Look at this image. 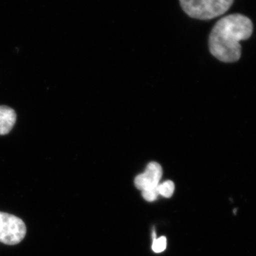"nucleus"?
Listing matches in <instances>:
<instances>
[{
    "instance_id": "nucleus-4",
    "label": "nucleus",
    "mask_w": 256,
    "mask_h": 256,
    "mask_svg": "<svg viewBox=\"0 0 256 256\" xmlns=\"http://www.w3.org/2000/svg\"><path fill=\"white\" fill-rule=\"evenodd\" d=\"M162 173L161 165L156 162H152L146 166L144 173L136 176L134 185L138 190L142 191L148 188H156L160 184Z\"/></svg>"
},
{
    "instance_id": "nucleus-2",
    "label": "nucleus",
    "mask_w": 256,
    "mask_h": 256,
    "mask_svg": "<svg viewBox=\"0 0 256 256\" xmlns=\"http://www.w3.org/2000/svg\"><path fill=\"white\" fill-rule=\"evenodd\" d=\"M234 0H180L182 9L190 18L210 20L222 16L233 4Z\"/></svg>"
},
{
    "instance_id": "nucleus-5",
    "label": "nucleus",
    "mask_w": 256,
    "mask_h": 256,
    "mask_svg": "<svg viewBox=\"0 0 256 256\" xmlns=\"http://www.w3.org/2000/svg\"><path fill=\"white\" fill-rule=\"evenodd\" d=\"M15 111L8 106H0V134H8L16 122Z\"/></svg>"
},
{
    "instance_id": "nucleus-7",
    "label": "nucleus",
    "mask_w": 256,
    "mask_h": 256,
    "mask_svg": "<svg viewBox=\"0 0 256 256\" xmlns=\"http://www.w3.org/2000/svg\"><path fill=\"white\" fill-rule=\"evenodd\" d=\"M159 186V185H158ZM158 186L156 188H148L142 191V196L144 200L148 202H153L158 198V195H160Z\"/></svg>"
},
{
    "instance_id": "nucleus-1",
    "label": "nucleus",
    "mask_w": 256,
    "mask_h": 256,
    "mask_svg": "<svg viewBox=\"0 0 256 256\" xmlns=\"http://www.w3.org/2000/svg\"><path fill=\"white\" fill-rule=\"evenodd\" d=\"M252 20L242 14H232L217 22L210 32L208 46L212 54L223 62H235L242 55L240 42L252 35Z\"/></svg>"
},
{
    "instance_id": "nucleus-3",
    "label": "nucleus",
    "mask_w": 256,
    "mask_h": 256,
    "mask_svg": "<svg viewBox=\"0 0 256 256\" xmlns=\"http://www.w3.org/2000/svg\"><path fill=\"white\" fill-rule=\"evenodd\" d=\"M26 234V225L21 218L0 212V242L6 245H16L23 240Z\"/></svg>"
},
{
    "instance_id": "nucleus-6",
    "label": "nucleus",
    "mask_w": 256,
    "mask_h": 256,
    "mask_svg": "<svg viewBox=\"0 0 256 256\" xmlns=\"http://www.w3.org/2000/svg\"><path fill=\"white\" fill-rule=\"evenodd\" d=\"M174 184L172 181H166L162 184H160L158 190L160 195L166 198H170L172 196L174 192Z\"/></svg>"
},
{
    "instance_id": "nucleus-8",
    "label": "nucleus",
    "mask_w": 256,
    "mask_h": 256,
    "mask_svg": "<svg viewBox=\"0 0 256 256\" xmlns=\"http://www.w3.org/2000/svg\"><path fill=\"white\" fill-rule=\"evenodd\" d=\"M166 247V239L164 236L160 237L159 238H156L153 242L152 250L156 252H164Z\"/></svg>"
}]
</instances>
